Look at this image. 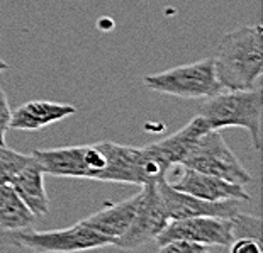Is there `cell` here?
Wrapping results in <instances>:
<instances>
[{"instance_id":"30bf717a","label":"cell","mask_w":263,"mask_h":253,"mask_svg":"<svg viewBox=\"0 0 263 253\" xmlns=\"http://www.w3.org/2000/svg\"><path fill=\"white\" fill-rule=\"evenodd\" d=\"M158 190L163 197L166 212L170 219H185V218H200V216H212V218H233L239 212L238 199H226V201H207L195 197L180 190L173 189L166 182V175L160 177L156 180Z\"/></svg>"},{"instance_id":"ffe728a7","label":"cell","mask_w":263,"mask_h":253,"mask_svg":"<svg viewBox=\"0 0 263 253\" xmlns=\"http://www.w3.org/2000/svg\"><path fill=\"white\" fill-rule=\"evenodd\" d=\"M12 111L9 107L7 94L0 87V144H5V133L9 131V122Z\"/></svg>"},{"instance_id":"8fae6325","label":"cell","mask_w":263,"mask_h":253,"mask_svg":"<svg viewBox=\"0 0 263 253\" xmlns=\"http://www.w3.org/2000/svg\"><path fill=\"white\" fill-rule=\"evenodd\" d=\"M180 167V173L175 175L173 180L168 182L173 189L180 190L195 197L207 199V201H226V199H238V201H250V194L245 190V185L234 184L224 180L221 177L209 175V173L194 170L185 165H178Z\"/></svg>"},{"instance_id":"e0dca14e","label":"cell","mask_w":263,"mask_h":253,"mask_svg":"<svg viewBox=\"0 0 263 253\" xmlns=\"http://www.w3.org/2000/svg\"><path fill=\"white\" fill-rule=\"evenodd\" d=\"M32 155L19 153L5 144H0V185L10 184L12 178L31 161Z\"/></svg>"},{"instance_id":"8992f818","label":"cell","mask_w":263,"mask_h":253,"mask_svg":"<svg viewBox=\"0 0 263 253\" xmlns=\"http://www.w3.org/2000/svg\"><path fill=\"white\" fill-rule=\"evenodd\" d=\"M100 150L105 155V168L100 173L99 182L133 184L141 187L143 184L156 182L166 175L156 163L151 160L144 148L119 144L114 141H99Z\"/></svg>"},{"instance_id":"3957f363","label":"cell","mask_w":263,"mask_h":253,"mask_svg":"<svg viewBox=\"0 0 263 253\" xmlns=\"http://www.w3.org/2000/svg\"><path fill=\"white\" fill-rule=\"evenodd\" d=\"M143 83L153 92L182 99H209L222 91L216 78L212 58L144 75Z\"/></svg>"},{"instance_id":"6da1fadb","label":"cell","mask_w":263,"mask_h":253,"mask_svg":"<svg viewBox=\"0 0 263 253\" xmlns=\"http://www.w3.org/2000/svg\"><path fill=\"white\" fill-rule=\"evenodd\" d=\"M212 61L222 91L255 88L263 71L261 24L245 26L228 32L217 44Z\"/></svg>"},{"instance_id":"9a60e30c","label":"cell","mask_w":263,"mask_h":253,"mask_svg":"<svg viewBox=\"0 0 263 253\" xmlns=\"http://www.w3.org/2000/svg\"><path fill=\"white\" fill-rule=\"evenodd\" d=\"M15 190L21 201L27 206L36 218H41L49 212V199L44 185V172L37 160L32 156L31 161L12 178L9 184Z\"/></svg>"},{"instance_id":"9c48e42d","label":"cell","mask_w":263,"mask_h":253,"mask_svg":"<svg viewBox=\"0 0 263 253\" xmlns=\"http://www.w3.org/2000/svg\"><path fill=\"white\" fill-rule=\"evenodd\" d=\"M172 240H189L195 243H202L212 248H229L234 241L231 218H185L170 219L165 229L158 234L156 243L163 245Z\"/></svg>"},{"instance_id":"7a4b0ae2","label":"cell","mask_w":263,"mask_h":253,"mask_svg":"<svg viewBox=\"0 0 263 253\" xmlns=\"http://www.w3.org/2000/svg\"><path fill=\"white\" fill-rule=\"evenodd\" d=\"M261 91H221L205 99L200 107L211 129L243 128L250 133L255 150L261 148Z\"/></svg>"},{"instance_id":"5b68a950","label":"cell","mask_w":263,"mask_h":253,"mask_svg":"<svg viewBox=\"0 0 263 253\" xmlns=\"http://www.w3.org/2000/svg\"><path fill=\"white\" fill-rule=\"evenodd\" d=\"M182 165L239 185L251 182L250 172L243 167L234 151L229 148L219 129L205 131L183 158Z\"/></svg>"},{"instance_id":"44dd1931","label":"cell","mask_w":263,"mask_h":253,"mask_svg":"<svg viewBox=\"0 0 263 253\" xmlns=\"http://www.w3.org/2000/svg\"><path fill=\"white\" fill-rule=\"evenodd\" d=\"M228 250L231 253H263V246L253 238H236Z\"/></svg>"},{"instance_id":"5bb4252c","label":"cell","mask_w":263,"mask_h":253,"mask_svg":"<svg viewBox=\"0 0 263 253\" xmlns=\"http://www.w3.org/2000/svg\"><path fill=\"white\" fill-rule=\"evenodd\" d=\"M141 199H143V189L129 199L116 202V204H107L100 211L93 212L92 216L82 219V223L87 224L88 228L95 229V231H99L100 234L110 238L114 245V241L129 228Z\"/></svg>"},{"instance_id":"7402d4cb","label":"cell","mask_w":263,"mask_h":253,"mask_svg":"<svg viewBox=\"0 0 263 253\" xmlns=\"http://www.w3.org/2000/svg\"><path fill=\"white\" fill-rule=\"evenodd\" d=\"M5 70H9V65L5 63V61H4L2 58H0V73H2V71H5Z\"/></svg>"},{"instance_id":"4fadbf2b","label":"cell","mask_w":263,"mask_h":253,"mask_svg":"<svg viewBox=\"0 0 263 253\" xmlns=\"http://www.w3.org/2000/svg\"><path fill=\"white\" fill-rule=\"evenodd\" d=\"M77 107L66 102H51V100H29L19 105L10 114L9 129L15 131H39L54 122L73 116Z\"/></svg>"},{"instance_id":"2e32d148","label":"cell","mask_w":263,"mask_h":253,"mask_svg":"<svg viewBox=\"0 0 263 253\" xmlns=\"http://www.w3.org/2000/svg\"><path fill=\"white\" fill-rule=\"evenodd\" d=\"M36 224V216L9 184L0 185V245L10 233L26 231Z\"/></svg>"},{"instance_id":"7c38bea8","label":"cell","mask_w":263,"mask_h":253,"mask_svg":"<svg viewBox=\"0 0 263 253\" xmlns=\"http://www.w3.org/2000/svg\"><path fill=\"white\" fill-rule=\"evenodd\" d=\"M209 124L204 119V116H195L187 122L182 129L177 133L170 134V136L163 138L161 141H156L153 144L144 146L146 153L151 156L156 165H158L165 173L170 168L182 165L183 158L189 155L192 146L197 143V139L202 136L205 131H209Z\"/></svg>"},{"instance_id":"277c9868","label":"cell","mask_w":263,"mask_h":253,"mask_svg":"<svg viewBox=\"0 0 263 253\" xmlns=\"http://www.w3.org/2000/svg\"><path fill=\"white\" fill-rule=\"evenodd\" d=\"M2 245L19 246L32 251H82L112 245V240L80 221L65 229L36 231L31 228L26 231L10 233Z\"/></svg>"},{"instance_id":"52a82bcc","label":"cell","mask_w":263,"mask_h":253,"mask_svg":"<svg viewBox=\"0 0 263 253\" xmlns=\"http://www.w3.org/2000/svg\"><path fill=\"white\" fill-rule=\"evenodd\" d=\"M31 155L41 165L43 172L53 177L99 180L105 168V155L97 143L36 150Z\"/></svg>"},{"instance_id":"ac0fdd59","label":"cell","mask_w":263,"mask_h":253,"mask_svg":"<svg viewBox=\"0 0 263 253\" xmlns=\"http://www.w3.org/2000/svg\"><path fill=\"white\" fill-rule=\"evenodd\" d=\"M233 234L236 238H253L261 243V219L258 216L243 214L241 211L231 218Z\"/></svg>"},{"instance_id":"d6986e66","label":"cell","mask_w":263,"mask_h":253,"mask_svg":"<svg viewBox=\"0 0 263 253\" xmlns=\"http://www.w3.org/2000/svg\"><path fill=\"white\" fill-rule=\"evenodd\" d=\"M158 250L163 253H204V251H212L216 248L202 245V243H195V241H189V240H172V241H166L163 245H160Z\"/></svg>"},{"instance_id":"ba28073f","label":"cell","mask_w":263,"mask_h":253,"mask_svg":"<svg viewBox=\"0 0 263 253\" xmlns=\"http://www.w3.org/2000/svg\"><path fill=\"white\" fill-rule=\"evenodd\" d=\"M143 199L139 202L138 211L134 214L129 228L114 241L117 248L134 250L155 241L158 234L168 224L170 218L166 212L163 197H161L156 182H148L141 185Z\"/></svg>"}]
</instances>
